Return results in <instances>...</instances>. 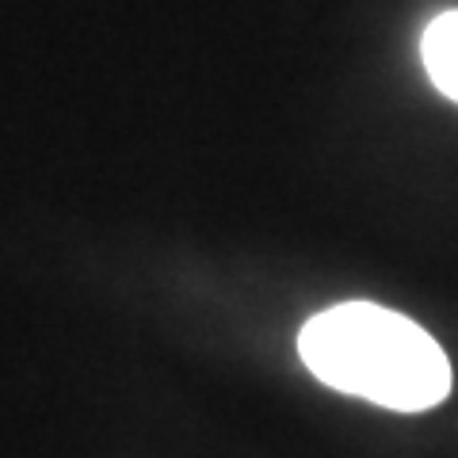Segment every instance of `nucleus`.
<instances>
[{"mask_svg":"<svg viewBox=\"0 0 458 458\" xmlns=\"http://www.w3.org/2000/svg\"><path fill=\"white\" fill-rule=\"evenodd\" d=\"M420 57L436 89L458 104V12H443L428 23L420 38Z\"/></svg>","mask_w":458,"mask_h":458,"instance_id":"2","label":"nucleus"},{"mask_svg":"<svg viewBox=\"0 0 458 458\" xmlns=\"http://www.w3.org/2000/svg\"><path fill=\"white\" fill-rule=\"evenodd\" d=\"M298 355L325 386L394 412L436 409L451 394V363L436 336L375 302H340L310 318Z\"/></svg>","mask_w":458,"mask_h":458,"instance_id":"1","label":"nucleus"}]
</instances>
